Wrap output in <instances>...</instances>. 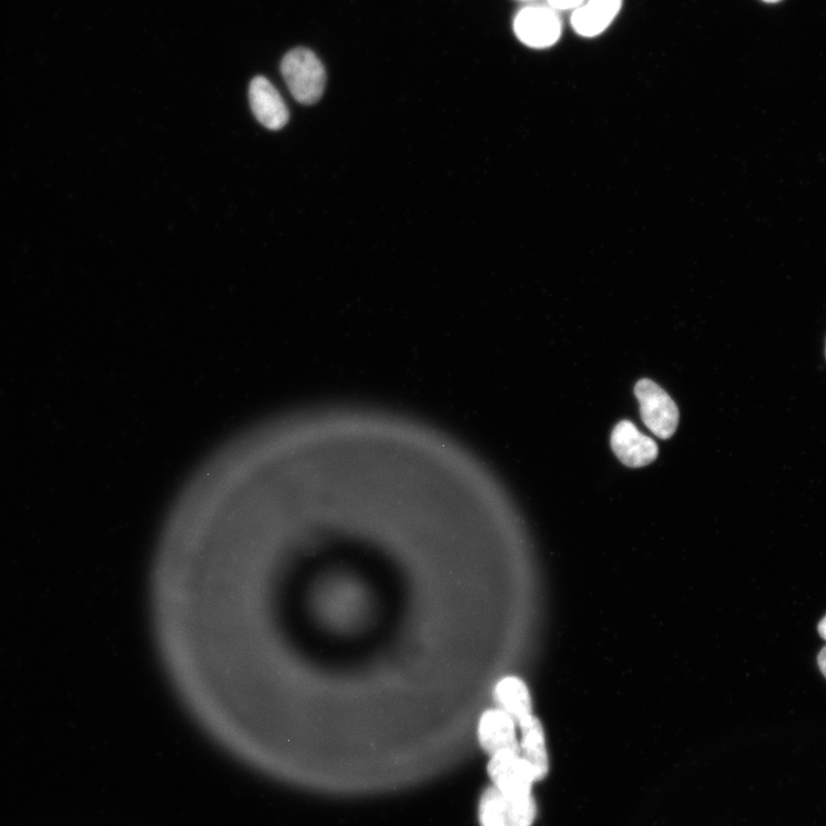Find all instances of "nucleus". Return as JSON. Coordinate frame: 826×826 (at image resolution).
Instances as JSON below:
<instances>
[{"instance_id":"7","label":"nucleus","mask_w":826,"mask_h":826,"mask_svg":"<svg viewBox=\"0 0 826 826\" xmlns=\"http://www.w3.org/2000/svg\"><path fill=\"white\" fill-rule=\"evenodd\" d=\"M517 725V722L500 708L485 711L478 724L480 746L490 756L504 752L520 753Z\"/></svg>"},{"instance_id":"12","label":"nucleus","mask_w":826,"mask_h":826,"mask_svg":"<svg viewBox=\"0 0 826 826\" xmlns=\"http://www.w3.org/2000/svg\"><path fill=\"white\" fill-rule=\"evenodd\" d=\"M585 0H548V6L554 11H569L579 9Z\"/></svg>"},{"instance_id":"2","label":"nucleus","mask_w":826,"mask_h":826,"mask_svg":"<svg viewBox=\"0 0 826 826\" xmlns=\"http://www.w3.org/2000/svg\"><path fill=\"white\" fill-rule=\"evenodd\" d=\"M538 817L534 796H509L488 787L480 798L479 822L481 826H533Z\"/></svg>"},{"instance_id":"14","label":"nucleus","mask_w":826,"mask_h":826,"mask_svg":"<svg viewBox=\"0 0 826 826\" xmlns=\"http://www.w3.org/2000/svg\"><path fill=\"white\" fill-rule=\"evenodd\" d=\"M818 633L820 638L826 641V615L818 623Z\"/></svg>"},{"instance_id":"3","label":"nucleus","mask_w":826,"mask_h":826,"mask_svg":"<svg viewBox=\"0 0 826 826\" xmlns=\"http://www.w3.org/2000/svg\"><path fill=\"white\" fill-rule=\"evenodd\" d=\"M641 417L659 439L669 440L676 432L680 414L671 396L654 381L642 379L635 387Z\"/></svg>"},{"instance_id":"4","label":"nucleus","mask_w":826,"mask_h":826,"mask_svg":"<svg viewBox=\"0 0 826 826\" xmlns=\"http://www.w3.org/2000/svg\"><path fill=\"white\" fill-rule=\"evenodd\" d=\"M520 42L533 49H545L554 45L563 24L558 12L549 6H530L521 9L513 23Z\"/></svg>"},{"instance_id":"13","label":"nucleus","mask_w":826,"mask_h":826,"mask_svg":"<svg viewBox=\"0 0 826 826\" xmlns=\"http://www.w3.org/2000/svg\"><path fill=\"white\" fill-rule=\"evenodd\" d=\"M820 672L826 679V646L822 649L817 657Z\"/></svg>"},{"instance_id":"1","label":"nucleus","mask_w":826,"mask_h":826,"mask_svg":"<svg viewBox=\"0 0 826 826\" xmlns=\"http://www.w3.org/2000/svg\"><path fill=\"white\" fill-rule=\"evenodd\" d=\"M283 78L296 102L314 105L322 98L326 72L317 55L305 48L289 51L282 60Z\"/></svg>"},{"instance_id":"6","label":"nucleus","mask_w":826,"mask_h":826,"mask_svg":"<svg viewBox=\"0 0 826 826\" xmlns=\"http://www.w3.org/2000/svg\"><path fill=\"white\" fill-rule=\"evenodd\" d=\"M611 445L614 453L628 468H643L657 457V446L651 438L639 431L630 420L620 421L612 434Z\"/></svg>"},{"instance_id":"16","label":"nucleus","mask_w":826,"mask_h":826,"mask_svg":"<svg viewBox=\"0 0 826 826\" xmlns=\"http://www.w3.org/2000/svg\"><path fill=\"white\" fill-rule=\"evenodd\" d=\"M521 2H530V0H521Z\"/></svg>"},{"instance_id":"8","label":"nucleus","mask_w":826,"mask_h":826,"mask_svg":"<svg viewBox=\"0 0 826 826\" xmlns=\"http://www.w3.org/2000/svg\"><path fill=\"white\" fill-rule=\"evenodd\" d=\"M249 103L256 120L269 130L283 129L289 112L278 90L269 80L255 78L249 85Z\"/></svg>"},{"instance_id":"15","label":"nucleus","mask_w":826,"mask_h":826,"mask_svg":"<svg viewBox=\"0 0 826 826\" xmlns=\"http://www.w3.org/2000/svg\"><path fill=\"white\" fill-rule=\"evenodd\" d=\"M765 2L775 3V2H778V0H765Z\"/></svg>"},{"instance_id":"5","label":"nucleus","mask_w":826,"mask_h":826,"mask_svg":"<svg viewBox=\"0 0 826 826\" xmlns=\"http://www.w3.org/2000/svg\"><path fill=\"white\" fill-rule=\"evenodd\" d=\"M487 773L496 788L509 796H532L537 783L534 773L517 752H504L490 756Z\"/></svg>"},{"instance_id":"9","label":"nucleus","mask_w":826,"mask_h":826,"mask_svg":"<svg viewBox=\"0 0 826 826\" xmlns=\"http://www.w3.org/2000/svg\"><path fill=\"white\" fill-rule=\"evenodd\" d=\"M622 0H585L573 12L572 27L583 38L599 37L616 18Z\"/></svg>"},{"instance_id":"11","label":"nucleus","mask_w":826,"mask_h":826,"mask_svg":"<svg viewBox=\"0 0 826 826\" xmlns=\"http://www.w3.org/2000/svg\"><path fill=\"white\" fill-rule=\"evenodd\" d=\"M521 732L520 754L531 766L537 783L543 781L550 771L549 754L547 749L543 726L539 718L519 725Z\"/></svg>"},{"instance_id":"10","label":"nucleus","mask_w":826,"mask_h":826,"mask_svg":"<svg viewBox=\"0 0 826 826\" xmlns=\"http://www.w3.org/2000/svg\"><path fill=\"white\" fill-rule=\"evenodd\" d=\"M493 698L498 708L508 713L518 725L534 717L532 698L526 683L517 676L503 677L494 685Z\"/></svg>"}]
</instances>
